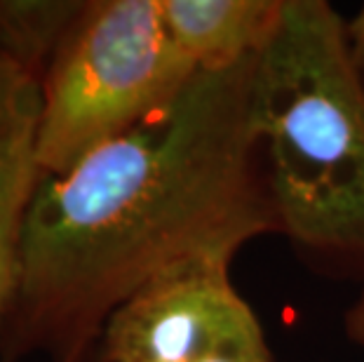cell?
I'll return each mask as SVG.
<instances>
[{
	"label": "cell",
	"instance_id": "obj_1",
	"mask_svg": "<svg viewBox=\"0 0 364 362\" xmlns=\"http://www.w3.org/2000/svg\"><path fill=\"white\" fill-rule=\"evenodd\" d=\"M257 57L198 71L165 111L68 172L41 174L0 315V362H92L111 313L158 273L280 238L254 118Z\"/></svg>",
	"mask_w": 364,
	"mask_h": 362
},
{
	"label": "cell",
	"instance_id": "obj_2",
	"mask_svg": "<svg viewBox=\"0 0 364 362\" xmlns=\"http://www.w3.org/2000/svg\"><path fill=\"white\" fill-rule=\"evenodd\" d=\"M329 0H284L254 64V118L280 238L301 266L364 292V71Z\"/></svg>",
	"mask_w": 364,
	"mask_h": 362
},
{
	"label": "cell",
	"instance_id": "obj_3",
	"mask_svg": "<svg viewBox=\"0 0 364 362\" xmlns=\"http://www.w3.org/2000/svg\"><path fill=\"white\" fill-rule=\"evenodd\" d=\"M196 73L167 33L160 0H85L41 85V174L68 172L165 111Z\"/></svg>",
	"mask_w": 364,
	"mask_h": 362
},
{
	"label": "cell",
	"instance_id": "obj_4",
	"mask_svg": "<svg viewBox=\"0 0 364 362\" xmlns=\"http://www.w3.org/2000/svg\"><path fill=\"white\" fill-rule=\"evenodd\" d=\"M230 254H205L158 273L106 320L92 362H275L257 311L240 294Z\"/></svg>",
	"mask_w": 364,
	"mask_h": 362
},
{
	"label": "cell",
	"instance_id": "obj_5",
	"mask_svg": "<svg viewBox=\"0 0 364 362\" xmlns=\"http://www.w3.org/2000/svg\"><path fill=\"white\" fill-rule=\"evenodd\" d=\"M160 10L196 71H221L261 55L280 26L284 0H160Z\"/></svg>",
	"mask_w": 364,
	"mask_h": 362
},
{
	"label": "cell",
	"instance_id": "obj_6",
	"mask_svg": "<svg viewBox=\"0 0 364 362\" xmlns=\"http://www.w3.org/2000/svg\"><path fill=\"white\" fill-rule=\"evenodd\" d=\"M85 0H0V55L41 80Z\"/></svg>",
	"mask_w": 364,
	"mask_h": 362
},
{
	"label": "cell",
	"instance_id": "obj_7",
	"mask_svg": "<svg viewBox=\"0 0 364 362\" xmlns=\"http://www.w3.org/2000/svg\"><path fill=\"white\" fill-rule=\"evenodd\" d=\"M41 80L0 55V160L36 158Z\"/></svg>",
	"mask_w": 364,
	"mask_h": 362
},
{
	"label": "cell",
	"instance_id": "obj_8",
	"mask_svg": "<svg viewBox=\"0 0 364 362\" xmlns=\"http://www.w3.org/2000/svg\"><path fill=\"white\" fill-rule=\"evenodd\" d=\"M38 179L36 158L0 160V315L14 289L21 226Z\"/></svg>",
	"mask_w": 364,
	"mask_h": 362
},
{
	"label": "cell",
	"instance_id": "obj_9",
	"mask_svg": "<svg viewBox=\"0 0 364 362\" xmlns=\"http://www.w3.org/2000/svg\"><path fill=\"white\" fill-rule=\"evenodd\" d=\"M343 334L350 344L364 348V292L343 311Z\"/></svg>",
	"mask_w": 364,
	"mask_h": 362
},
{
	"label": "cell",
	"instance_id": "obj_10",
	"mask_svg": "<svg viewBox=\"0 0 364 362\" xmlns=\"http://www.w3.org/2000/svg\"><path fill=\"white\" fill-rule=\"evenodd\" d=\"M346 28H348V41H350V48H353V57L364 71V3L360 5V10L346 21Z\"/></svg>",
	"mask_w": 364,
	"mask_h": 362
},
{
	"label": "cell",
	"instance_id": "obj_11",
	"mask_svg": "<svg viewBox=\"0 0 364 362\" xmlns=\"http://www.w3.org/2000/svg\"><path fill=\"white\" fill-rule=\"evenodd\" d=\"M203 362H254V360H242V358H212V360H203Z\"/></svg>",
	"mask_w": 364,
	"mask_h": 362
}]
</instances>
